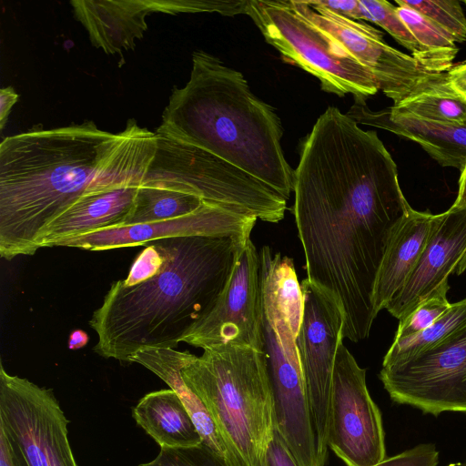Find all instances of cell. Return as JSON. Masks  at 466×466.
Wrapping results in <instances>:
<instances>
[{"instance_id":"cell-4","label":"cell","mask_w":466,"mask_h":466,"mask_svg":"<svg viewBox=\"0 0 466 466\" xmlns=\"http://www.w3.org/2000/svg\"><path fill=\"white\" fill-rule=\"evenodd\" d=\"M157 133L203 148L289 198L294 170L286 160L281 121L244 76L196 51L187 83L175 86Z\"/></svg>"},{"instance_id":"cell-12","label":"cell","mask_w":466,"mask_h":466,"mask_svg":"<svg viewBox=\"0 0 466 466\" xmlns=\"http://www.w3.org/2000/svg\"><path fill=\"white\" fill-rule=\"evenodd\" d=\"M379 377L396 403L434 416L466 412V326L426 351L382 365Z\"/></svg>"},{"instance_id":"cell-13","label":"cell","mask_w":466,"mask_h":466,"mask_svg":"<svg viewBox=\"0 0 466 466\" xmlns=\"http://www.w3.org/2000/svg\"><path fill=\"white\" fill-rule=\"evenodd\" d=\"M303 313L298 337L300 363L316 435L319 466L328 459L329 405L344 317L337 302L307 279L300 283Z\"/></svg>"},{"instance_id":"cell-18","label":"cell","mask_w":466,"mask_h":466,"mask_svg":"<svg viewBox=\"0 0 466 466\" xmlns=\"http://www.w3.org/2000/svg\"><path fill=\"white\" fill-rule=\"evenodd\" d=\"M140 185L123 184L88 194L46 229L42 248L100 229L127 226Z\"/></svg>"},{"instance_id":"cell-8","label":"cell","mask_w":466,"mask_h":466,"mask_svg":"<svg viewBox=\"0 0 466 466\" xmlns=\"http://www.w3.org/2000/svg\"><path fill=\"white\" fill-rule=\"evenodd\" d=\"M246 15L287 62L316 76L323 90L364 100L380 90L371 73L292 0H248Z\"/></svg>"},{"instance_id":"cell-23","label":"cell","mask_w":466,"mask_h":466,"mask_svg":"<svg viewBox=\"0 0 466 466\" xmlns=\"http://www.w3.org/2000/svg\"><path fill=\"white\" fill-rule=\"evenodd\" d=\"M396 10L419 44L421 52L420 64L431 73L448 72L459 51L453 38L411 8L397 5Z\"/></svg>"},{"instance_id":"cell-26","label":"cell","mask_w":466,"mask_h":466,"mask_svg":"<svg viewBox=\"0 0 466 466\" xmlns=\"http://www.w3.org/2000/svg\"><path fill=\"white\" fill-rule=\"evenodd\" d=\"M392 107L430 121L466 123V98L451 86L448 77L435 86Z\"/></svg>"},{"instance_id":"cell-36","label":"cell","mask_w":466,"mask_h":466,"mask_svg":"<svg viewBox=\"0 0 466 466\" xmlns=\"http://www.w3.org/2000/svg\"><path fill=\"white\" fill-rule=\"evenodd\" d=\"M451 86L466 98V60L456 65L447 72Z\"/></svg>"},{"instance_id":"cell-3","label":"cell","mask_w":466,"mask_h":466,"mask_svg":"<svg viewBox=\"0 0 466 466\" xmlns=\"http://www.w3.org/2000/svg\"><path fill=\"white\" fill-rule=\"evenodd\" d=\"M250 237L188 236L153 241L164 256L152 278L111 284L89 319L94 351L129 362L146 348L176 349L213 308Z\"/></svg>"},{"instance_id":"cell-37","label":"cell","mask_w":466,"mask_h":466,"mask_svg":"<svg viewBox=\"0 0 466 466\" xmlns=\"http://www.w3.org/2000/svg\"><path fill=\"white\" fill-rule=\"evenodd\" d=\"M18 99V95L11 87H3L0 90V129L2 130L7 121L8 115Z\"/></svg>"},{"instance_id":"cell-34","label":"cell","mask_w":466,"mask_h":466,"mask_svg":"<svg viewBox=\"0 0 466 466\" xmlns=\"http://www.w3.org/2000/svg\"><path fill=\"white\" fill-rule=\"evenodd\" d=\"M265 466H299L276 428L268 447Z\"/></svg>"},{"instance_id":"cell-14","label":"cell","mask_w":466,"mask_h":466,"mask_svg":"<svg viewBox=\"0 0 466 466\" xmlns=\"http://www.w3.org/2000/svg\"><path fill=\"white\" fill-rule=\"evenodd\" d=\"M182 341L203 350L234 345L263 351L260 255L250 238L215 305Z\"/></svg>"},{"instance_id":"cell-2","label":"cell","mask_w":466,"mask_h":466,"mask_svg":"<svg viewBox=\"0 0 466 466\" xmlns=\"http://www.w3.org/2000/svg\"><path fill=\"white\" fill-rule=\"evenodd\" d=\"M156 132L129 119L113 134L93 121L31 129L0 144V256L42 248L47 228L83 197L123 184L141 186Z\"/></svg>"},{"instance_id":"cell-33","label":"cell","mask_w":466,"mask_h":466,"mask_svg":"<svg viewBox=\"0 0 466 466\" xmlns=\"http://www.w3.org/2000/svg\"><path fill=\"white\" fill-rule=\"evenodd\" d=\"M439 451L432 443L419 444L374 466H437Z\"/></svg>"},{"instance_id":"cell-30","label":"cell","mask_w":466,"mask_h":466,"mask_svg":"<svg viewBox=\"0 0 466 466\" xmlns=\"http://www.w3.org/2000/svg\"><path fill=\"white\" fill-rule=\"evenodd\" d=\"M138 466H227L203 442L191 447L160 448L155 459Z\"/></svg>"},{"instance_id":"cell-1","label":"cell","mask_w":466,"mask_h":466,"mask_svg":"<svg viewBox=\"0 0 466 466\" xmlns=\"http://www.w3.org/2000/svg\"><path fill=\"white\" fill-rule=\"evenodd\" d=\"M293 214L308 278L344 317L343 338L369 337L384 254L410 207L377 132L337 107L319 116L294 170Z\"/></svg>"},{"instance_id":"cell-32","label":"cell","mask_w":466,"mask_h":466,"mask_svg":"<svg viewBox=\"0 0 466 466\" xmlns=\"http://www.w3.org/2000/svg\"><path fill=\"white\" fill-rule=\"evenodd\" d=\"M164 263V256L155 242L147 244L134 260L127 277L122 279L124 284L131 286L155 276Z\"/></svg>"},{"instance_id":"cell-41","label":"cell","mask_w":466,"mask_h":466,"mask_svg":"<svg viewBox=\"0 0 466 466\" xmlns=\"http://www.w3.org/2000/svg\"><path fill=\"white\" fill-rule=\"evenodd\" d=\"M463 3H464V4H465V5H466V0H464V1H463Z\"/></svg>"},{"instance_id":"cell-19","label":"cell","mask_w":466,"mask_h":466,"mask_svg":"<svg viewBox=\"0 0 466 466\" xmlns=\"http://www.w3.org/2000/svg\"><path fill=\"white\" fill-rule=\"evenodd\" d=\"M70 4L93 46L106 54L134 48L136 39L141 38L147 28V15L152 13L148 0H73Z\"/></svg>"},{"instance_id":"cell-11","label":"cell","mask_w":466,"mask_h":466,"mask_svg":"<svg viewBox=\"0 0 466 466\" xmlns=\"http://www.w3.org/2000/svg\"><path fill=\"white\" fill-rule=\"evenodd\" d=\"M296 9L339 42L373 76L393 106L435 86L446 73L427 71L415 58L389 46L371 25L347 18L310 1L292 0Z\"/></svg>"},{"instance_id":"cell-31","label":"cell","mask_w":466,"mask_h":466,"mask_svg":"<svg viewBox=\"0 0 466 466\" xmlns=\"http://www.w3.org/2000/svg\"><path fill=\"white\" fill-rule=\"evenodd\" d=\"M152 12L178 13L217 12L224 15L245 14L248 0H148Z\"/></svg>"},{"instance_id":"cell-10","label":"cell","mask_w":466,"mask_h":466,"mask_svg":"<svg viewBox=\"0 0 466 466\" xmlns=\"http://www.w3.org/2000/svg\"><path fill=\"white\" fill-rule=\"evenodd\" d=\"M328 447L347 466H374L386 458L381 413L369 393L366 370L343 342L333 370Z\"/></svg>"},{"instance_id":"cell-16","label":"cell","mask_w":466,"mask_h":466,"mask_svg":"<svg viewBox=\"0 0 466 466\" xmlns=\"http://www.w3.org/2000/svg\"><path fill=\"white\" fill-rule=\"evenodd\" d=\"M257 218L204 202L195 212L145 224L100 229L59 242L56 246L93 251L147 245L158 239L188 236L250 237Z\"/></svg>"},{"instance_id":"cell-38","label":"cell","mask_w":466,"mask_h":466,"mask_svg":"<svg viewBox=\"0 0 466 466\" xmlns=\"http://www.w3.org/2000/svg\"><path fill=\"white\" fill-rule=\"evenodd\" d=\"M0 466H18L2 433H0Z\"/></svg>"},{"instance_id":"cell-6","label":"cell","mask_w":466,"mask_h":466,"mask_svg":"<svg viewBox=\"0 0 466 466\" xmlns=\"http://www.w3.org/2000/svg\"><path fill=\"white\" fill-rule=\"evenodd\" d=\"M260 255L261 327L271 387L275 427L289 443L314 435L298 337L303 294L294 262L263 246Z\"/></svg>"},{"instance_id":"cell-22","label":"cell","mask_w":466,"mask_h":466,"mask_svg":"<svg viewBox=\"0 0 466 466\" xmlns=\"http://www.w3.org/2000/svg\"><path fill=\"white\" fill-rule=\"evenodd\" d=\"M132 416L160 448L191 447L202 443L189 412L171 389L146 394L133 408Z\"/></svg>"},{"instance_id":"cell-39","label":"cell","mask_w":466,"mask_h":466,"mask_svg":"<svg viewBox=\"0 0 466 466\" xmlns=\"http://www.w3.org/2000/svg\"><path fill=\"white\" fill-rule=\"evenodd\" d=\"M455 208H466V165L461 170V177L459 179V190L455 202L452 205Z\"/></svg>"},{"instance_id":"cell-40","label":"cell","mask_w":466,"mask_h":466,"mask_svg":"<svg viewBox=\"0 0 466 466\" xmlns=\"http://www.w3.org/2000/svg\"><path fill=\"white\" fill-rule=\"evenodd\" d=\"M88 341V337L83 330H75L69 337V348L72 350L84 347Z\"/></svg>"},{"instance_id":"cell-27","label":"cell","mask_w":466,"mask_h":466,"mask_svg":"<svg viewBox=\"0 0 466 466\" xmlns=\"http://www.w3.org/2000/svg\"><path fill=\"white\" fill-rule=\"evenodd\" d=\"M361 20L372 22L388 32L411 53L419 63L421 52L412 33L397 13L396 6L386 0H360Z\"/></svg>"},{"instance_id":"cell-21","label":"cell","mask_w":466,"mask_h":466,"mask_svg":"<svg viewBox=\"0 0 466 466\" xmlns=\"http://www.w3.org/2000/svg\"><path fill=\"white\" fill-rule=\"evenodd\" d=\"M188 351L175 349L146 348L129 358V362L138 363L165 381L180 398L199 432L202 442L210 448L227 466H241L227 445L218 427L200 399L184 381L181 370Z\"/></svg>"},{"instance_id":"cell-17","label":"cell","mask_w":466,"mask_h":466,"mask_svg":"<svg viewBox=\"0 0 466 466\" xmlns=\"http://www.w3.org/2000/svg\"><path fill=\"white\" fill-rule=\"evenodd\" d=\"M358 124L372 126L419 144L442 167L460 169L466 165V123L434 122L395 110H371L366 100L354 98L346 113Z\"/></svg>"},{"instance_id":"cell-25","label":"cell","mask_w":466,"mask_h":466,"mask_svg":"<svg viewBox=\"0 0 466 466\" xmlns=\"http://www.w3.org/2000/svg\"><path fill=\"white\" fill-rule=\"evenodd\" d=\"M204 202L191 194L140 186L128 225L154 223L186 216L198 210Z\"/></svg>"},{"instance_id":"cell-28","label":"cell","mask_w":466,"mask_h":466,"mask_svg":"<svg viewBox=\"0 0 466 466\" xmlns=\"http://www.w3.org/2000/svg\"><path fill=\"white\" fill-rule=\"evenodd\" d=\"M398 6L411 8L445 30L455 41H466V16L457 0H395Z\"/></svg>"},{"instance_id":"cell-15","label":"cell","mask_w":466,"mask_h":466,"mask_svg":"<svg viewBox=\"0 0 466 466\" xmlns=\"http://www.w3.org/2000/svg\"><path fill=\"white\" fill-rule=\"evenodd\" d=\"M466 269V208L451 206L434 215L422 253L402 288L387 304L401 319L437 291L450 289L448 279Z\"/></svg>"},{"instance_id":"cell-20","label":"cell","mask_w":466,"mask_h":466,"mask_svg":"<svg viewBox=\"0 0 466 466\" xmlns=\"http://www.w3.org/2000/svg\"><path fill=\"white\" fill-rule=\"evenodd\" d=\"M434 215L409 208L395 229L377 274L372 303L376 315L402 288L418 262L431 232Z\"/></svg>"},{"instance_id":"cell-9","label":"cell","mask_w":466,"mask_h":466,"mask_svg":"<svg viewBox=\"0 0 466 466\" xmlns=\"http://www.w3.org/2000/svg\"><path fill=\"white\" fill-rule=\"evenodd\" d=\"M68 423L52 390L11 375L0 364V433L18 466H78Z\"/></svg>"},{"instance_id":"cell-5","label":"cell","mask_w":466,"mask_h":466,"mask_svg":"<svg viewBox=\"0 0 466 466\" xmlns=\"http://www.w3.org/2000/svg\"><path fill=\"white\" fill-rule=\"evenodd\" d=\"M181 375L205 405L241 466H265L275 431L266 356L247 346L187 352Z\"/></svg>"},{"instance_id":"cell-29","label":"cell","mask_w":466,"mask_h":466,"mask_svg":"<svg viewBox=\"0 0 466 466\" xmlns=\"http://www.w3.org/2000/svg\"><path fill=\"white\" fill-rule=\"evenodd\" d=\"M447 292L448 289L437 291L400 319L394 339L410 338L428 329L450 308L451 303L447 299Z\"/></svg>"},{"instance_id":"cell-7","label":"cell","mask_w":466,"mask_h":466,"mask_svg":"<svg viewBox=\"0 0 466 466\" xmlns=\"http://www.w3.org/2000/svg\"><path fill=\"white\" fill-rule=\"evenodd\" d=\"M156 135V153L141 186L191 194L265 222L283 219L287 200L269 186L203 148Z\"/></svg>"},{"instance_id":"cell-24","label":"cell","mask_w":466,"mask_h":466,"mask_svg":"<svg viewBox=\"0 0 466 466\" xmlns=\"http://www.w3.org/2000/svg\"><path fill=\"white\" fill-rule=\"evenodd\" d=\"M466 326V298L451 303L450 308L428 329L402 339H394L382 365L402 361L426 351L444 341Z\"/></svg>"},{"instance_id":"cell-35","label":"cell","mask_w":466,"mask_h":466,"mask_svg":"<svg viewBox=\"0 0 466 466\" xmlns=\"http://www.w3.org/2000/svg\"><path fill=\"white\" fill-rule=\"evenodd\" d=\"M311 4L352 20H361L360 0H316Z\"/></svg>"}]
</instances>
